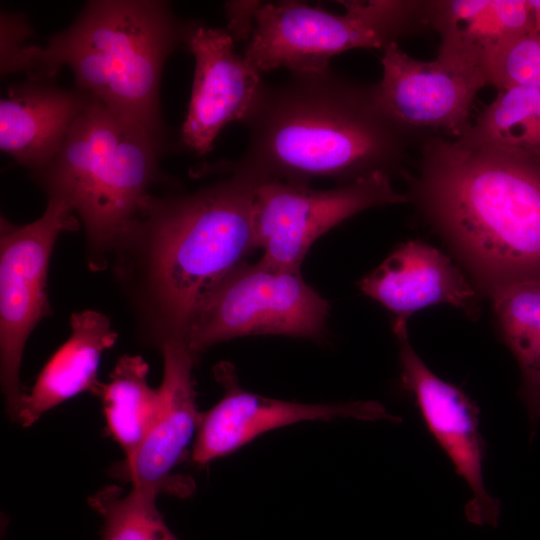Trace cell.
I'll return each mask as SVG.
<instances>
[{
	"label": "cell",
	"mask_w": 540,
	"mask_h": 540,
	"mask_svg": "<svg viewBox=\"0 0 540 540\" xmlns=\"http://www.w3.org/2000/svg\"><path fill=\"white\" fill-rule=\"evenodd\" d=\"M414 171L400 174L409 202L450 244L490 297L540 280V159L430 135Z\"/></svg>",
	"instance_id": "6da1fadb"
},
{
	"label": "cell",
	"mask_w": 540,
	"mask_h": 540,
	"mask_svg": "<svg viewBox=\"0 0 540 540\" xmlns=\"http://www.w3.org/2000/svg\"><path fill=\"white\" fill-rule=\"evenodd\" d=\"M244 124L249 130L244 153L202 173L243 172L263 182L304 185L331 178L345 184L375 173L400 174L410 148H416L378 107L372 85L331 68L290 73L282 83L266 84Z\"/></svg>",
	"instance_id": "7a4b0ae2"
},
{
	"label": "cell",
	"mask_w": 540,
	"mask_h": 540,
	"mask_svg": "<svg viewBox=\"0 0 540 540\" xmlns=\"http://www.w3.org/2000/svg\"><path fill=\"white\" fill-rule=\"evenodd\" d=\"M187 194L149 195L117 250L138 245L157 343L184 339L220 283L258 247L253 206L264 183L231 172Z\"/></svg>",
	"instance_id": "3957f363"
},
{
	"label": "cell",
	"mask_w": 540,
	"mask_h": 540,
	"mask_svg": "<svg viewBox=\"0 0 540 540\" xmlns=\"http://www.w3.org/2000/svg\"><path fill=\"white\" fill-rule=\"evenodd\" d=\"M185 24L165 1H88L44 48L32 46L28 78L52 80L68 66L77 89L163 138L161 77Z\"/></svg>",
	"instance_id": "277c9868"
},
{
	"label": "cell",
	"mask_w": 540,
	"mask_h": 540,
	"mask_svg": "<svg viewBox=\"0 0 540 540\" xmlns=\"http://www.w3.org/2000/svg\"><path fill=\"white\" fill-rule=\"evenodd\" d=\"M163 140L92 98L56 157L34 173L48 197L64 200L80 218L92 268L102 267L140 214Z\"/></svg>",
	"instance_id": "5b68a950"
},
{
	"label": "cell",
	"mask_w": 540,
	"mask_h": 540,
	"mask_svg": "<svg viewBox=\"0 0 540 540\" xmlns=\"http://www.w3.org/2000/svg\"><path fill=\"white\" fill-rule=\"evenodd\" d=\"M342 15L300 1L262 3L243 56L261 73L330 68L331 57L348 50L385 49L429 27L426 0L339 1Z\"/></svg>",
	"instance_id": "8992f818"
},
{
	"label": "cell",
	"mask_w": 540,
	"mask_h": 540,
	"mask_svg": "<svg viewBox=\"0 0 540 540\" xmlns=\"http://www.w3.org/2000/svg\"><path fill=\"white\" fill-rule=\"evenodd\" d=\"M329 304L303 279L300 270L262 259L237 266L209 297L188 335L196 353L233 338L285 335L319 339Z\"/></svg>",
	"instance_id": "52a82bcc"
},
{
	"label": "cell",
	"mask_w": 540,
	"mask_h": 540,
	"mask_svg": "<svg viewBox=\"0 0 540 540\" xmlns=\"http://www.w3.org/2000/svg\"><path fill=\"white\" fill-rule=\"evenodd\" d=\"M79 227L73 209L58 197H48L41 217L22 226L1 218L0 235V357L6 412L16 421L26 393L20 382L25 343L49 312L46 280L58 236Z\"/></svg>",
	"instance_id": "ba28073f"
},
{
	"label": "cell",
	"mask_w": 540,
	"mask_h": 540,
	"mask_svg": "<svg viewBox=\"0 0 540 540\" xmlns=\"http://www.w3.org/2000/svg\"><path fill=\"white\" fill-rule=\"evenodd\" d=\"M409 202L390 175L375 173L331 189L279 180L262 183L255 195L253 226L262 260L300 270L312 244L324 233L375 206Z\"/></svg>",
	"instance_id": "9c48e42d"
},
{
	"label": "cell",
	"mask_w": 540,
	"mask_h": 540,
	"mask_svg": "<svg viewBox=\"0 0 540 540\" xmlns=\"http://www.w3.org/2000/svg\"><path fill=\"white\" fill-rule=\"evenodd\" d=\"M382 77L372 84L381 111L418 145L430 135L459 137L470 125L477 93L488 85L478 71L449 57L424 61L398 43L384 50Z\"/></svg>",
	"instance_id": "30bf717a"
},
{
	"label": "cell",
	"mask_w": 540,
	"mask_h": 540,
	"mask_svg": "<svg viewBox=\"0 0 540 540\" xmlns=\"http://www.w3.org/2000/svg\"><path fill=\"white\" fill-rule=\"evenodd\" d=\"M158 345L163 378L158 387L157 418L139 450L114 472L144 497L157 499L167 493L187 498L195 491L193 478L174 471L190 455L189 446H193L202 420L193 379L198 353L184 339H166Z\"/></svg>",
	"instance_id": "8fae6325"
},
{
	"label": "cell",
	"mask_w": 540,
	"mask_h": 540,
	"mask_svg": "<svg viewBox=\"0 0 540 540\" xmlns=\"http://www.w3.org/2000/svg\"><path fill=\"white\" fill-rule=\"evenodd\" d=\"M234 42L227 29L185 24L183 43L195 69L180 141L198 156L212 150L226 125L247 121L266 86L261 72L235 51Z\"/></svg>",
	"instance_id": "7c38bea8"
},
{
	"label": "cell",
	"mask_w": 540,
	"mask_h": 540,
	"mask_svg": "<svg viewBox=\"0 0 540 540\" xmlns=\"http://www.w3.org/2000/svg\"><path fill=\"white\" fill-rule=\"evenodd\" d=\"M213 374L224 395L202 415L190 455L199 467L234 453L268 431L304 421H400L377 401L303 404L251 393L239 385L235 368L229 362L216 364Z\"/></svg>",
	"instance_id": "4fadbf2b"
},
{
	"label": "cell",
	"mask_w": 540,
	"mask_h": 540,
	"mask_svg": "<svg viewBox=\"0 0 540 540\" xmlns=\"http://www.w3.org/2000/svg\"><path fill=\"white\" fill-rule=\"evenodd\" d=\"M399 344L401 383L472 493L465 510L477 523H495L500 502L486 490V444L479 429V408L460 388L434 374L411 346L407 326L392 327Z\"/></svg>",
	"instance_id": "5bb4252c"
},
{
	"label": "cell",
	"mask_w": 540,
	"mask_h": 540,
	"mask_svg": "<svg viewBox=\"0 0 540 540\" xmlns=\"http://www.w3.org/2000/svg\"><path fill=\"white\" fill-rule=\"evenodd\" d=\"M360 290L394 314L392 327L428 306L447 303L478 314L477 292L452 261L436 248L408 241L359 282Z\"/></svg>",
	"instance_id": "9a60e30c"
},
{
	"label": "cell",
	"mask_w": 540,
	"mask_h": 540,
	"mask_svg": "<svg viewBox=\"0 0 540 540\" xmlns=\"http://www.w3.org/2000/svg\"><path fill=\"white\" fill-rule=\"evenodd\" d=\"M92 97L28 78L0 100V149L33 174L48 166Z\"/></svg>",
	"instance_id": "2e32d148"
},
{
	"label": "cell",
	"mask_w": 540,
	"mask_h": 540,
	"mask_svg": "<svg viewBox=\"0 0 540 540\" xmlns=\"http://www.w3.org/2000/svg\"><path fill=\"white\" fill-rule=\"evenodd\" d=\"M427 18L440 36L437 54L480 72L487 82L499 52L533 28L529 0H427Z\"/></svg>",
	"instance_id": "e0dca14e"
},
{
	"label": "cell",
	"mask_w": 540,
	"mask_h": 540,
	"mask_svg": "<svg viewBox=\"0 0 540 540\" xmlns=\"http://www.w3.org/2000/svg\"><path fill=\"white\" fill-rule=\"evenodd\" d=\"M70 325V337L51 356L23 398L15 421L22 427L33 425L47 411L80 393H99L101 357L113 347L117 333L109 318L94 310L73 313Z\"/></svg>",
	"instance_id": "ac0fdd59"
},
{
	"label": "cell",
	"mask_w": 540,
	"mask_h": 540,
	"mask_svg": "<svg viewBox=\"0 0 540 540\" xmlns=\"http://www.w3.org/2000/svg\"><path fill=\"white\" fill-rule=\"evenodd\" d=\"M148 372L149 365L141 356L124 355L97 395L107 431L122 449L124 461L139 450L157 418L159 392L149 385Z\"/></svg>",
	"instance_id": "d6986e66"
},
{
	"label": "cell",
	"mask_w": 540,
	"mask_h": 540,
	"mask_svg": "<svg viewBox=\"0 0 540 540\" xmlns=\"http://www.w3.org/2000/svg\"><path fill=\"white\" fill-rule=\"evenodd\" d=\"M502 338L521 374L520 395L532 424L540 421V280L522 281L491 296Z\"/></svg>",
	"instance_id": "ffe728a7"
},
{
	"label": "cell",
	"mask_w": 540,
	"mask_h": 540,
	"mask_svg": "<svg viewBox=\"0 0 540 540\" xmlns=\"http://www.w3.org/2000/svg\"><path fill=\"white\" fill-rule=\"evenodd\" d=\"M458 143L540 159V86L521 85L498 91Z\"/></svg>",
	"instance_id": "44dd1931"
},
{
	"label": "cell",
	"mask_w": 540,
	"mask_h": 540,
	"mask_svg": "<svg viewBox=\"0 0 540 540\" xmlns=\"http://www.w3.org/2000/svg\"><path fill=\"white\" fill-rule=\"evenodd\" d=\"M156 500L135 490L123 494L107 486L90 496V507L102 518L101 540H179L166 525Z\"/></svg>",
	"instance_id": "7402d4cb"
},
{
	"label": "cell",
	"mask_w": 540,
	"mask_h": 540,
	"mask_svg": "<svg viewBox=\"0 0 540 540\" xmlns=\"http://www.w3.org/2000/svg\"><path fill=\"white\" fill-rule=\"evenodd\" d=\"M1 75L25 72L31 68V48L26 41L32 28L24 15L20 13L1 12Z\"/></svg>",
	"instance_id": "603a6c76"
},
{
	"label": "cell",
	"mask_w": 540,
	"mask_h": 540,
	"mask_svg": "<svg viewBox=\"0 0 540 540\" xmlns=\"http://www.w3.org/2000/svg\"><path fill=\"white\" fill-rule=\"evenodd\" d=\"M262 2L259 1H229L225 3V13L228 19V32L234 40H249L254 28L255 17Z\"/></svg>",
	"instance_id": "cb8c5ba5"
},
{
	"label": "cell",
	"mask_w": 540,
	"mask_h": 540,
	"mask_svg": "<svg viewBox=\"0 0 540 540\" xmlns=\"http://www.w3.org/2000/svg\"><path fill=\"white\" fill-rule=\"evenodd\" d=\"M533 11V33L540 35V0H529Z\"/></svg>",
	"instance_id": "d4e9b609"
}]
</instances>
